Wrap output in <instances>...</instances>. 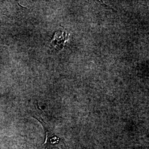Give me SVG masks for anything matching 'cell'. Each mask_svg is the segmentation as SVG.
Returning <instances> with one entry per match:
<instances>
[{"mask_svg":"<svg viewBox=\"0 0 149 149\" xmlns=\"http://www.w3.org/2000/svg\"><path fill=\"white\" fill-rule=\"evenodd\" d=\"M42 123L47 134V141L45 143L47 146L58 149H68L63 139L56 135L48 124L43 121Z\"/></svg>","mask_w":149,"mask_h":149,"instance_id":"1","label":"cell"},{"mask_svg":"<svg viewBox=\"0 0 149 149\" xmlns=\"http://www.w3.org/2000/svg\"><path fill=\"white\" fill-rule=\"evenodd\" d=\"M69 33L63 31H58L54 34L53 39L52 41L50 47L54 50L59 51L63 49L65 46V43L68 40Z\"/></svg>","mask_w":149,"mask_h":149,"instance_id":"2","label":"cell"}]
</instances>
